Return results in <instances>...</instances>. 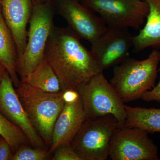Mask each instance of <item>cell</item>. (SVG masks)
I'll return each mask as SVG.
<instances>
[{
	"instance_id": "cell-1",
	"label": "cell",
	"mask_w": 160,
	"mask_h": 160,
	"mask_svg": "<svg viewBox=\"0 0 160 160\" xmlns=\"http://www.w3.org/2000/svg\"><path fill=\"white\" fill-rule=\"evenodd\" d=\"M68 28L55 26L45 48L44 59L59 80L62 92L77 91L92 77L103 72L91 51Z\"/></svg>"
},
{
	"instance_id": "cell-2",
	"label": "cell",
	"mask_w": 160,
	"mask_h": 160,
	"mask_svg": "<svg viewBox=\"0 0 160 160\" xmlns=\"http://www.w3.org/2000/svg\"><path fill=\"white\" fill-rule=\"evenodd\" d=\"M160 60V51L153 49L148 58H127L113 67L110 83L124 103L142 98L155 86Z\"/></svg>"
},
{
	"instance_id": "cell-3",
	"label": "cell",
	"mask_w": 160,
	"mask_h": 160,
	"mask_svg": "<svg viewBox=\"0 0 160 160\" xmlns=\"http://www.w3.org/2000/svg\"><path fill=\"white\" fill-rule=\"evenodd\" d=\"M16 91L34 128L50 146L55 123L65 106L62 92H42L21 81Z\"/></svg>"
},
{
	"instance_id": "cell-4",
	"label": "cell",
	"mask_w": 160,
	"mask_h": 160,
	"mask_svg": "<svg viewBox=\"0 0 160 160\" xmlns=\"http://www.w3.org/2000/svg\"><path fill=\"white\" fill-rule=\"evenodd\" d=\"M54 15L50 2L39 3L34 0L26 49L18 63L21 81H25L44 59L46 44L55 26Z\"/></svg>"
},
{
	"instance_id": "cell-5",
	"label": "cell",
	"mask_w": 160,
	"mask_h": 160,
	"mask_svg": "<svg viewBox=\"0 0 160 160\" xmlns=\"http://www.w3.org/2000/svg\"><path fill=\"white\" fill-rule=\"evenodd\" d=\"M118 127L119 122L111 114L86 119L70 145L82 160H107L112 137Z\"/></svg>"
},
{
	"instance_id": "cell-6",
	"label": "cell",
	"mask_w": 160,
	"mask_h": 160,
	"mask_svg": "<svg viewBox=\"0 0 160 160\" xmlns=\"http://www.w3.org/2000/svg\"><path fill=\"white\" fill-rule=\"evenodd\" d=\"M82 102L86 118L111 114L122 127L126 120L125 103L121 99L103 72L92 77L77 90Z\"/></svg>"
},
{
	"instance_id": "cell-7",
	"label": "cell",
	"mask_w": 160,
	"mask_h": 160,
	"mask_svg": "<svg viewBox=\"0 0 160 160\" xmlns=\"http://www.w3.org/2000/svg\"><path fill=\"white\" fill-rule=\"evenodd\" d=\"M82 4L99 15L106 26L140 29L149 14L144 0H83Z\"/></svg>"
},
{
	"instance_id": "cell-8",
	"label": "cell",
	"mask_w": 160,
	"mask_h": 160,
	"mask_svg": "<svg viewBox=\"0 0 160 160\" xmlns=\"http://www.w3.org/2000/svg\"><path fill=\"white\" fill-rule=\"evenodd\" d=\"M149 132L140 128L118 127L110 143L109 158L112 160H159L158 150Z\"/></svg>"
},
{
	"instance_id": "cell-9",
	"label": "cell",
	"mask_w": 160,
	"mask_h": 160,
	"mask_svg": "<svg viewBox=\"0 0 160 160\" xmlns=\"http://www.w3.org/2000/svg\"><path fill=\"white\" fill-rule=\"evenodd\" d=\"M91 51L103 71L129 57L133 36L128 29L107 26L92 42Z\"/></svg>"
},
{
	"instance_id": "cell-10",
	"label": "cell",
	"mask_w": 160,
	"mask_h": 160,
	"mask_svg": "<svg viewBox=\"0 0 160 160\" xmlns=\"http://www.w3.org/2000/svg\"><path fill=\"white\" fill-rule=\"evenodd\" d=\"M14 86L6 71L0 82V112L22 130L33 147L45 148L46 144L32 123Z\"/></svg>"
},
{
	"instance_id": "cell-11",
	"label": "cell",
	"mask_w": 160,
	"mask_h": 160,
	"mask_svg": "<svg viewBox=\"0 0 160 160\" xmlns=\"http://www.w3.org/2000/svg\"><path fill=\"white\" fill-rule=\"evenodd\" d=\"M58 12L67 22L70 31L80 39L90 43L107 27L102 18L79 0H59Z\"/></svg>"
},
{
	"instance_id": "cell-12",
	"label": "cell",
	"mask_w": 160,
	"mask_h": 160,
	"mask_svg": "<svg viewBox=\"0 0 160 160\" xmlns=\"http://www.w3.org/2000/svg\"><path fill=\"white\" fill-rule=\"evenodd\" d=\"M34 0H1L2 13L12 34L17 49L18 60L27 44V26L32 14Z\"/></svg>"
},
{
	"instance_id": "cell-13",
	"label": "cell",
	"mask_w": 160,
	"mask_h": 160,
	"mask_svg": "<svg viewBox=\"0 0 160 160\" xmlns=\"http://www.w3.org/2000/svg\"><path fill=\"white\" fill-rule=\"evenodd\" d=\"M86 119L80 96L75 102H65L55 123L49 154L61 146L70 145Z\"/></svg>"
},
{
	"instance_id": "cell-14",
	"label": "cell",
	"mask_w": 160,
	"mask_h": 160,
	"mask_svg": "<svg viewBox=\"0 0 160 160\" xmlns=\"http://www.w3.org/2000/svg\"><path fill=\"white\" fill-rule=\"evenodd\" d=\"M149 7L145 26L133 36V49L139 52L148 47L160 50V0H144Z\"/></svg>"
},
{
	"instance_id": "cell-15",
	"label": "cell",
	"mask_w": 160,
	"mask_h": 160,
	"mask_svg": "<svg viewBox=\"0 0 160 160\" xmlns=\"http://www.w3.org/2000/svg\"><path fill=\"white\" fill-rule=\"evenodd\" d=\"M0 62L8 72L13 85L17 87L21 81L18 73L17 49L11 32L5 22L0 2Z\"/></svg>"
},
{
	"instance_id": "cell-16",
	"label": "cell",
	"mask_w": 160,
	"mask_h": 160,
	"mask_svg": "<svg viewBox=\"0 0 160 160\" xmlns=\"http://www.w3.org/2000/svg\"><path fill=\"white\" fill-rule=\"evenodd\" d=\"M126 120L122 127L144 129L149 133L160 132V109L131 107L125 105Z\"/></svg>"
},
{
	"instance_id": "cell-17",
	"label": "cell",
	"mask_w": 160,
	"mask_h": 160,
	"mask_svg": "<svg viewBox=\"0 0 160 160\" xmlns=\"http://www.w3.org/2000/svg\"><path fill=\"white\" fill-rule=\"evenodd\" d=\"M23 82L42 92L57 93L62 92L58 78L52 67L44 59Z\"/></svg>"
},
{
	"instance_id": "cell-18",
	"label": "cell",
	"mask_w": 160,
	"mask_h": 160,
	"mask_svg": "<svg viewBox=\"0 0 160 160\" xmlns=\"http://www.w3.org/2000/svg\"><path fill=\"white\" fill-rule=\"evenodd\" d=\"M0 135L8 142L13 154L22 145L29 142L22 130L0 112Z\"/></svg>"
},
{
	"instance_id": "cell-19",
	"label": "cell",
	"mask_w": 160,
	"mask_h": 160,
	"mask_svg": "<svg viewBox=\"0 0 160 160\" xmlns=\"http://www.w3.org/2000/svg\"><path fill=\"white\" fill-rule=\"evenodd\" d=\"M49 154V150L45 148H33L22 145L13 154L12 160H44Z\"/></svg>"
},
{
	"instance_id": "cell-20",
	"label": "cell",
	"mask_w": 160,
	"mask_h": 160,
	"mask_svg": "<svg viewBox=\"0 0 160 160\" xmlns=\"http://www.w3.org/2000/svg\"><path fill=\"white\" fill-rule=\"evenodd\" d=\"M53 152L52 160H82L71 145L61 146Z\"/></svg>"
},
{
	"instance_id": "cell-21",
	"label": "cell",
	"mask_w": 160,
	"mask_h": 160,
	"mask_svg": "<svg viewBox=\"0 0 160 160\" xmlns=\"http://www.w3.org/2000/svg\"><path fill=\"white\" fill-rule=\"evenodd\" d=\"M159 51L160 60V50ZM159 70H160V68ZM142 99L146 102L154 101L160 103V80L156 86H155L151 90L146 91L144 93Z\"/></svg>"
},
{
	"instance_id": "cell-22",
	"label": "cell",
	"mask_w": 160,
	"mask_h": 160,
	"mask_svg": "<svg viewBox=\"0 0 160 160\" xmlns=\"http://www.w3.org/2000/svg\"><path fill=\"white\" fill-rule=\"evenodd\" d=\"M13 155L10 145L2 137L0 139V160H12Z\"/></svg>"
},
{
	"instance_id": "cell-23",
	"label": "cell",
	"mask_w": 160,
	"mask_h": 160,
	"mask_svg": "<svg viewBox=\"0 0 160 160\" xmlns=\"http://www.w3.org/2000/svg\"><path fill=\"white\" fill-rule=\"evenodd\" d=\"M62 92L65 102H75L80 98V95L77 90H67Z\"/></svg>"
},
{
	"instance_id": "cell-24",
	"label": "cell",
	"mask_w": 160,
	"mask_h": 160,
	"mask_svg": "<svg viewBox=\"0 0 160 160\" xmlns=\"http://www.w3.org/2000/svg\"><path fill=\"white\" fill-rule=\"evenodd\" d=\"M6 71L5 67L3 66L2 64L0 62V82L2 81L5 72Z\"/></svg>"
},
{
	"instance_id": "cell-25",
	"label": "cell",
	"mask_w": 160,
	"mask_h": 160,
	"mask_svg": "<svg viewBox=\"0 0 160 160\" xmlns=\"http://www.w3.org/2000/svg\"><path fill=\"white\" fill-rule=\"evenodd\" d=\"M35 1L39 3H46L50 2L52 0H35Z\"/></svg>"
},
{
	"instance_id": "cell-26",
	"label": "cell",
	"mask_w": 160,
	"mask_h": 160,
	"mask_svg": "<svg viewBox=\"0 0 160 160\" xmlns=\"http://www.w3.org/2000/svg\"><path fill=\"white\" fill-rule=\"evenodd\" d=\"M1 138H2V136H1V135H0V139H1Z\"/></svg>"
},
{
	"instance_id": "cell-27",
	"label": "cell",
	"mask_w": 160,
	"mask_h": 160,
	"mask_svg": "<svg viewBox=\"0 0 160 160\" xmlns=\"http://www.w3.org/2000/svg\"><path fill=\"white\" fill-rule=\"evenodd\" d=\"M1 0H0V2H1Z\"/></svg>"
},
{
	"instance_id": "cell-28",
	"label": "cell",
	"mask_w": 160,
	"mask_h": 160,
	"mask_svg": "<svg viewBox=\"0 0 160 160\" xmlns=\"http://www.w3.org/2000/svg\"><path fill=\"white\" fill-rule=\"evenodd\" d=\"M82 1H83V0H82Z\"/></svg>"
}]
</instances>
